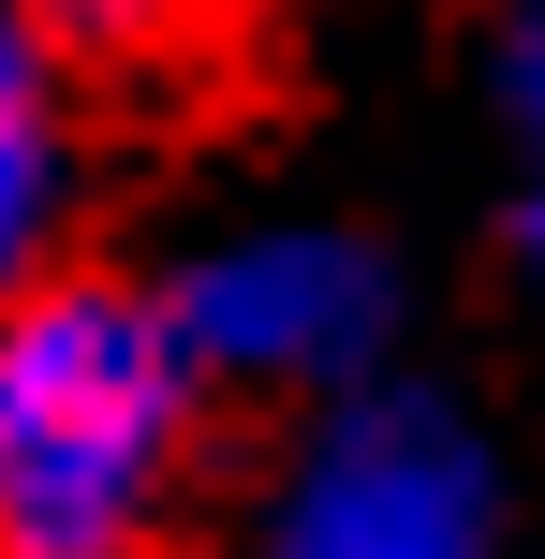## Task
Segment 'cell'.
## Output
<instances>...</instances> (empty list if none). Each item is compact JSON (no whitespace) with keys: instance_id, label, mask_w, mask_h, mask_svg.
Returning a JSON list of instances; mask_svg holds the SVG:
<instances>
[{"instance_id":"8992f818","label":"cell","mask_w":545,"mask_h":559,"mask_svg":"<svg viewBox=\"0 0 545 559\" xmlns=\"http://www.w3.org/2000/svg\"><path fill=\"white\" fill-rule=\"evenodd\" d=\"M501 118H517V147H531L517 236H531V265H545V0H517V29H501Z\"/></svg>"},{"instance_id":"277c9868","label":"cell","mask_w":545,"mask_h":559,"mask_svg":"<svg viewBox=\"0 0 545 559\" xmlns=\"http://www.w3.org/2000/svg\"><path fill=\"white\" fill-rule=\"evenodd\" d=\"M59 206H74V147H59V104H45V45L0 29V295L45 280Z\"/></svg>"},{"instance_id":"6da1fadb","label":"cell","mask_w":545,"mask_h":559,"mask_svg":"<svg viewBox=\"0 0 545 559\" xmlns=\"http://www.w3.org/2000/svg\"><path fill=\"white\" fill-rule=\"evenodd\" d=\"M206 368L133 280L0 295V559H177L206 501Z\"/></svg>"},{"instance_id":"3957f363","label":"cell","mask_w":545,"mask_h":559,"mask_svg":"<svg viewBox=\"0 0 545 559\" xmlns=\"http://www.w3.org/2000/svg\"><path fill=\"white\" fill-rule=\"evenodd\" d=\"M177 338H192L206 383H354L383 338V265L354 251V236H236V251H206L177 280Z\"/></svg>"},{"instance_id":"7a4b0ae2","label":"cell","mask_w":545,"mask_h":559,"mask_svg":"<svg viewBox=\"0 0 545 559\" xmlns=\"http://www.w3.org/2000/svg\"><path fill=\"white\" fill-rule=\"evenodd\" d=\"M487 456H472L458 413L428 397H354L281 486V531L265 559H487Z\"/></svg>"},{"instance_id":"5b68a950","label":"cell","mask_w":545,"mask_h":559,"mask_svg":"<svg viewBox=\"0 0 545 559\" xmlns=\"http://www.w3.org/2000/svg\"><path fill=\"white\" fill-rule=\"evenodd\" d=\"M45 15V45H74V59H177L222 0H29Z\"/></svg>"}]
</instances>
